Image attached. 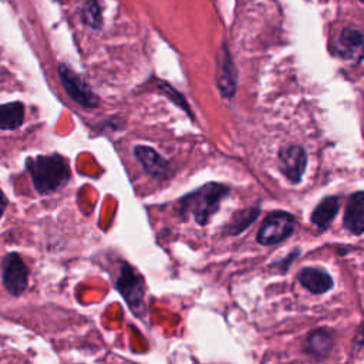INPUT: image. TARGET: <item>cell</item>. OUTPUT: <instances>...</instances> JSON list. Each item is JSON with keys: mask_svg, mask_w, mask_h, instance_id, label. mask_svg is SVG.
Here are the masks:
<instances>
[{"mask_svg": "<svg viewBox=\"0 0 364 364\" xmlns=\"http://www.w3.org/2000/svg\"><path fill=\"white\" fill-rule=\"evenodd\" d=\"M115 287L121 293L132 313L142 317L145 313V284L142 276L138 274V272L128 263H122Z\"/></svg>", "mask_w": 364, "mask_h": 364, "instance_id": "3", "label": "cell"}, {"mask_svg": "<svg viewBox=\"0 0 364 364\" xmlns=\"http://www.w3.org/2000/svg\"><path fill=\"white\" fill-rule=\"evenodd\" d=\"M338 198L337 196H327L320 200L316 209L311 213V222L318 226L320 229H327L331 222L334 220L338 212Z\"/></svg>", "mask_w": 364, "mask_h": 364, "instance_id": "14", "label": "cell"}, {"mask_svg": "<svg viewBox=\"0 0 364 364\" xmlns=\"http://www.w3.org/2000/svg\"><path fill=\"white\" fill-rule=\"evenodd\" d=\"M229 192L230 188L223 183L208 182L181 198L179 213L183 218L192 216L198 225L205 226Z\"/></svg>", "mask_w": 364, "mask_h": 364, "instance_id": "1", "label": "cell"}, {"mask_svg": "<svg viewBox=\"0 0 364 364\" xmlns=\"http://www.w3.org/2000/svg\"><path fill=\"white\" fill-rule=\"evenodd\" d=\"M300 284L313 294H324L333 289V277L320 267H303L297 276Z\"/></svg>", "mask_w": 364, "mask_h": 364, "instance_id": "10", "label": "cell"}, {"mask_svg": "<svg viewBox=\"0 0 364 364\" xmlns=\"http://www.w3.org/2000/svg\"><path fill=\"white\" fill-rule=\"evenodd\" d=\"M334 347V334L327 328H317L309 333L303 350L314 358H324Z\"/></svg>", "mask_w": 364, "mask_h": 364, "instance_id": "12", "label": "cell"}, {"mask_svg": "<svg viewBox=\"0 0 364 364\" xmlns=\"http://www.w3.org/2000/svg\"><path fill=\"white\" fill-rule=\"evenodd\" d=\"M215 78L220 95L226 100L233 98L237 87V70L226 43H223L219 50Z\"/></svg>", "mask_w": 364, "mask_h": 364, "instance_id": "7", "label": "cell"}, {"mask_svg": "<svg viewBox=\"0 0 364 364\" xmlns=\"http://www.w3.org/2000/svg\"><path fill=\"white\" fill-rule=\"evenodd\" d=\"M307 166V152L300 145H289L279 151V169L291 183H299Z\"/></svg>", "mask_w": 364, "mask_h": 364, "instance_id": "8", "label": "cell"}, {"mask_svg": "<svg viewBox=\"0 0 364 364\" xmlns=\"http://www.w3.org/2000/svg\"><path fill=\"white\" fill-rule=\"evenodd\" d=\"M355 343L357 344H364V324L360 327L357 336H355Z\"/></svg>", "mask_w": 364, "mask_h": 364, "instance_id": "21", "label": "cell"}, {"mask_svg": "<svg viewBox=\"0 0 364 364\" xmlns=\"http://www.w3.org/2000/svg\"><path fill=\"white\" fill-rule=\"evenodd\" d=\"M6 206H7V198L6 195L3 193V191L0 189V218L3 216L4 210H6Z\"/></svg>", "mask_w": 364, "mask_h": 364, "instance_id": "20", "label": "cell"}, {"mask_svg": "<svg viewBox=\"0 0 364 364\" xmlns=\"http://www.w3.org/2000/svg\"><path fill=\"white\" fill-rule=\"evenodd\" d=\"M134 155L144 169L155 178L165 176L169 172V164L151 146L136 145L134 148Z\"/></svg>", "mask_w": 364, "mask_h": 364, "instance_id": "13", "label": "cell"}, {"mask_svg": "<svg viewBox=\"0 0 364 364\" xmlns=\"http://www.w3.org/2000/svg\"><path fill=\"white\" fill-rule=\"evenodd\" d=\"M58 75L65 92L70 95L73 101L85 108H95L98 105V98L88 87V84L70 67L60 64Z\"/></svg>", "mask_w": 364, "mask_h": 364, "instance_id": "5", "label": "cell"}, {"mask_svg": "<svg viewBox=\"0 0 364 364\" xmlns=\"http://www.w3.org/2000/svg\"><path fill=\"white\" fill-rule=\"evenodd\" d=\"M82 21L92 27L100 28L101 27V11L97 0H87L82 7Z\"/></svg>", "mask_w": 364, "mask_h": 364, "instance_id": "17", "label": "cell"}, {"mask_svg": "<svg viewBox=\"0 0 364 364\" xmlns=\"http://www.w3.org/2000/svg\"><path fill=\"white\" fill-rule=\"evenodd\" d=\"M1 282L11 296H20L27 289L28 267L17 253H9L1 263Z\"/></svg>", "mask_w": 364, "mask_h": 364, "instance_id": "6", "label": "cell"}, {"mask_svg": "<svg viewBox=\"0 0 364 364\" xmlns=\"http://www.w3.org/2000/svg\"><path fill=\"white\" fill-rule=\"evenodd\" d=\"M294 228L296 219L291 213L284 210L272 212L257 232V242L263 246L280 243L294 232Z\"/></svg>", "mask_w": 364, "mask_h": 364, "instance_id": "4", "label": "cell"}, {"mask_svg": "<svg viewBox=\"0 0 364 364\" xmlns=\"http://www.w3.org/2000/svg\"><path fill=\"white\" fill-rule=\"evenodd\" d=\"M24 121V105L18 101L0 105V129L18 128Z\"/></svg>", "mask_w": 364, "mask_h": 364, "instance_id": "15", "label": "cell"}, {"mask_svg": "<svg viewBox=\"0 0 364 364\" xmlns=\"http://www.w3.org/2000/svg\"><path fill=\"white\" fill-rule=\"evenodd\" d=\"M26 168L38 193H51L65 185L70 178V165L67 159L58 154L28 158Z\"/></svg>", "mask_w": 364, "mask_h": 364, "instance_id": "2", "label": "cell"}, {"mask_svg": "<svg viewBox=\"0 0 364 364\" xmlns=\"http://www.w3.org/2000/svg\"><path fill=\"white\" fill-rule=\"evenodd\" d=\"M336 54L346 60L364 58V34L355 28H343L336 41Z\"/></svg>", "mask_w": 364, "mask_h": 364, "instance_id": "9", "label": "cell"}, {"mask_svg": "<svg viewBox=\"0 0 364 364\" xmlns=\"http://www.w3.org/2000/svg\"><path fill=\"white\" fill-rule=\"evenodd\" d=\"M159 88H161V91L164 92V94H166L176 105H179L191 118H193V115H192V111H191V108H189V105L186 104V101H185V98L176 91V90H173L169 84H166V82H159Z\"/></svg>", "mask_w": 364, "mask_h": 364, "instance_id": "18", "label": "cell"}, {"mask_svg": "<svg viewBox=\"0 0 364 364\" xmlns=\"http://www.w3.org/2000/svg\"><path fill=\"white\" fill-rule=\"evenodd\" d=\"M344 228L353 235L364 233V192L350 195L344 212Z\"/></svg>", "mask_w": 364, "mask_h": 364, "instance_id": "11", "label": "cell"}, {"mask_svg": "<svg viewBox=\"0 0 364 364\" xmlns=\"http://www.w3.org/2000/svg\"><path fill=\"white\" fill-rule=\"evenodd\" d=\"M297 256H299V250H296L294 253L289 255L286 259H283V260H280V262H279V267H282L283 273H286V272H287V269H289V264H291V260H293V259H296Z\"/></svg>", "mask_w": 364, "mask_h": 364, "instance_id": "19", "label": "cell"}, {"mask_svg": "<svg viewBox=\"0 0 364 364\" xmlns=\"http://www.w3.org/2000/svg\"><path fill=\"white\" fill-rule=\"evenodd\" d=\"M260 213V208L259 206H250L246 209H242L239 212H236L230 222L226 226V235H240L242 232H245L259 216Z\"/></svg>", "mask_w": 364, "mask_h": 364, "instance_id": "16", "label": "cell"}]
</instances>
